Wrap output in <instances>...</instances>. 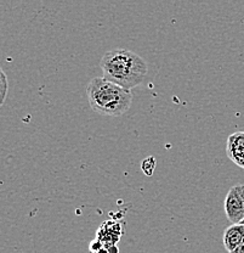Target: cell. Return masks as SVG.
Returning a JSON list of instances; mask_svg holds the SVG:
<instances>
[{
	"instance_id": "obj_3",
	"label": "cell",
	"mask_w": 244,
	"mask_h": 253,
	"mask_svg": "<svg viewBox=\"0 0 244 253\" xmlns=\"http://www.w3.org/2000/svg\"><path fill=\"white\" fill-rule=\"evenodd\" d=\"M224 210L227 219L232 224H240L244 220V184H237L228 190Z\"/></svg>"
},
{
	"instance_id": "obj_9",
	"label": "cell",
	"mask_w": 244,
	"mask_h": 253,
	"mask_svg": "<svg viewBox=\"0 0 244 253\" xmlns=\"http://www.w3.org/2000/svg\"><path fill=\"white\" fill-rule=\"evenodd\" d=\"M242 224H244V220H243V221H242Z\"/></svg>"
},
{
	"instance_id": "obj_8",
	"label": "cell",
	"mask_w": 244,
	"mask_h": 253,
	"mask_svg": "<svg viewBox=\"0 0 244 253\" xmlns=\"http://www.w3.org/2000/svg\"><path fill=\"white\" fill-rule=\"evenodd\" d=\"M231 253H244V240H243L242 244H241L240 246L235 250V251H232Z\"/></svg>"
},
{
	"instance_id": "obj_7",
	"label": "cell",
	"mask_w": 244,
	"mask_h": 253,
	"mask_svg": "<svg viewBox=\"0 0 244 253\" xmlns=\"http://www.w3.org/2000/svg\"><path fill=\"white\" fill-rule=\"evenodd\" d=\"M7 90H9V82H7V77L5 72L0 67V107H1L5 99H6Z\"/></svg>"
},
{
	"instance_id": "obj_2",
	"label": "cell",
	"mask_w": 244,
	"mask_h": 253,
	"mask_svg": "<svg viewBox=\"0 0 244 253\" xmlns=\"http://www.w3.org/2000/svg\"><path fill=\"white\" fill-rule=\"evenodd\" d=\"M90 107L95 112L108 117H119L128 112L133 104L131 90L122 88L104 77L93 78L86 85Z\"/></svg>"
},
{
	"instance_id": "obj_6",
	"label": "cell",
	"mask_w": 244,
	"mask_h": 253,
	"mask_svg": "<svg viewBox=\"0 0 244 253\" xmlns=\"http://www.w3.org/2000/svg\"><path fill=\"white\" fill-rule=\"evenodd\" d=\"M244 240V224H231L228 228L225 229L224 231V237H222V241H224L225 249L228 252H232L240 246Z\"/></svg>"
},
{
	"instance_id": "obj_4",
	"label": "cell",
	"mask_w": 244,
	"mask_h": 253,
	"mask_svg": "<svg viewBox=\"0 0 244 253\" xmlns=\"http://www.w3.org/2000/svg\"><path fill=\"white\" fill-rule=\"evenodd\" d=\"M226 154L236 166L244 169V131H237L228 136Z\"/></svg>"
},
{
	"instance_id": "obj_5",
	"label": "cell",
	"mask_w": 244,
	"mask_h": 253,
	"mask_svg": "<svg viewBox=\"0 0 244 253\" xmlns=\"http://www.w3.org/2000/svg\"><path fill=\"white\" fill-rule=\"evenodd\" d=\"M119 224L112 223V221H105L101 228L98 230V237L95 241L101 246V249H111L117 246V242L119 241Z\"/></svg>"
},
{
	"instance_id": "obj_1",
	"label": "cell",
	"mask_w": 244,
	"mask_h": 253,
	"mask_svg": "<svg viewBox=\"0 0 244 253\" xmlns=\"http://www.w3.org/2000/svg\"><path fill=\"white\" fill-rule=\"evenodd\" d=\"M100 66L105 79L127 90L141 85L148 73L145 60L128 49L109 50L102 56Z\"/></svg>"
}]
</instances>
